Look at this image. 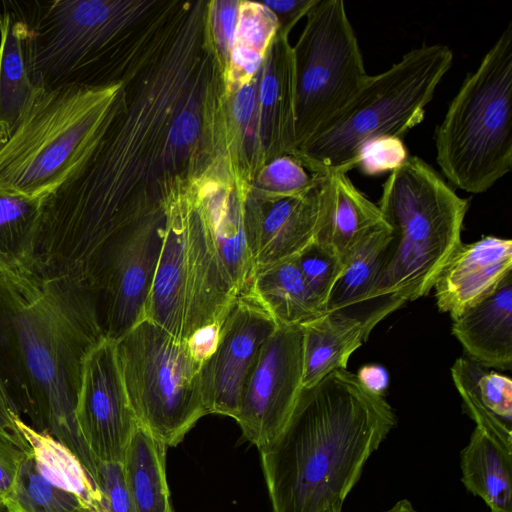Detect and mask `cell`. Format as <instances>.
Here are the masks:
<instances>
[{"label": "cell", "mask_w": 512, "mask_h": 512, "mask_svg": "<svg viewBox=\"0 0 512 512\" xmlns=\"http://www.w3.org/2000/svg\"><path fill=\"white\" fill-rule=\"evenodd\" d=\"M333 176V206L316 242L327 246L343 260L372 228L385 220L378 205L368 199L346 173Z\"/></svg>", "instance_id": "cell-24"}, {"label": "cell", "mask_w": 512, "mask_h": 512, "mask_svg": "<svg viewBox=\"0 0 512 512\" xmlns=\"http://www.w3.org/2000/svg\"><path fill=\"white\" fill-rule=\"evenodd\" d=\"M167 446L137 425L122 462L135 512H170L166 477Z\"/></svg>", "instance_id": "cell-22"}, {"label": "cell", "mask_w": 512, "mask_h": 512, "mask_svg": "<svg viewBox=\"0 0 512 512\" xmlns=\"http://www.w3.org/2000/svg\"><path fill=\"white\" fill-rule=\"evenodd\" d=\"M0 508H1V506H0Z\"/></svg>", "instance_id": "cell-46"}, {"label": "cell", "mask_w": 512, "mask_h": 512, "mask_svg": "<svg viewBox=\"0 0 512 512\" xmlns=\"http://www.w3.org/2000/svg\"><path fill=\"white\" fill-rule=\"evenodd\" d=\"M237 297L200 211L167 216L145 319L186 341L202 328L221 326Z\"/></svg>", "instance_id": "cell-7"}, {"label": "cell", "mask_w": 512, "mask_h": 512, "mask_svg": "<svg viewBox=\"0 0 512 512\" xmlns=\"http://www.w3.org/2000/svg\"><path fill=\"white\" fill-rule=\"evenodd\" d=\"M116 350L138 425L167 447L177 446L208 415L200 384L203 363L186 341L148 319L116 341Z\"/></svg>", "instance_id": "cell-8"}, {"label": "cell", "mask_w": 512, "mask_h": 512, "mask_svg": "<svg viewBox=\"0 0 512 512\" xmlns=\"http://www.w3.org/2000/svg\"><path fill=\"white\" fill-rule=\"evenodd\" d=\"M265 180L283 198L307 190L313 181V174L309 176L297 159L281 157L269 164Z\"/></svg>", "instance_id": "cell-32"}, {"label": "cell", "mask_w": 512, "mask_h": 512, "mask_svg": "<svg viewBox=\"0 0 512 512\" xmlns=\"http://www.w3.org/2000/svg\"><path fill=\"white\" fill-rule=\"evenodd\" d=\"M166 217L147 214L113 237L93 265L91 289L104 337L118 341L145 319Z\"/></svg>", "instance_id": "cell-10"}, {"label": "cell", "mask_w": 512, "mask_h": 512, "mask_svg": "<svg viewBox=\"0 0 512 512\" xmlns=\"http://www.w3.org/2000/svg\"><path fill=\"white\" fill-rule=\"evenodd\" d=\"M18 416L20 414L0 377V439L26 450V442L16 425Z\"/></svg>", "instance_id": "cell-33"}, {"label": "cell", "mask_w": 512, "mask_h": 512, "mask_svg": "<svg viewBox=\"0 0 512 512\" xmlns=\"http://www.w3.org/2000/svg\"><path fill=\"white\" fill-rule=\"evenodd\" d=\"M16 425L40 474L59 489L76 496L89 512H102L97 484L80 459L46 432L27 424L21 416Z\"/></svg>", "instance_id": "cell-21"}, {"label": "cell", "mask_w": 512, "mask_h": 512, "mask_svg": "<svg viewBox=\"0 0 512 512\" xmlns=\"http://www.w3.org/2000/svg\"><path fill=\"white\" fill-rule=\"evenodd\" d=\"M511 273L510 239L483 236L473 243H462L434 283L437 307L453 319L494 292Z\"/></svg>", "instance_id": "cell-16"}, {"label": "cell", "mask_w": 512, "mask_h": 512, "mask_svg": "<svg viewBox=\"0 0 512 512\" xmlns=\"http://www.w3.org/2000/svg\"><path fill=\"white\" fill-rule=\"evenodd\" d=\"M472 378L473 388L481 405L511 425L512 380L510 377L495 371L488 372L483 366L473 361Z\"/></svg>", "instance_id": "cell-28"}, {"label": "cell", "mask_w": 512, "mask_h": 512, "mask_svg": "<svg viewBox=\"0 0 512 512\" xmlns=\"http://www.w3.org/2000/svg\"><path fill=\"white\" fill-rule=\"evenodd\" d=\"M43 200L0 193V272L33 274Z\"/></svg>", "instance_id": "cell-25"}, {"label": "cell", "mask_w": 512, "mask_h": 512, "mask_svg": "<svg viewBox=\"0 0 512 512\" xmlns=\"http://www.w3.org/2000/svg\"><path fill=\"white\" fill-rule=\"evenodd\" d=\"M468 358L483 367L512 368V273L486 298L452 319Z\"/></svg>", "instance_id": "cell-17"}, {"label": "cell", "mask_w": 512, "mask_h": 512, "mask_svg": "<svg viewBox=\"0 0 512 512\" xmlns=\"http://www.w3.org/2000/svg\"><path fill=\"white\" fill-rule=\"evenodd\" d=\"M295 261L306 285L324 313L328 296L342 270L343 260L327 246L315 242Z\"/></svg>", "instance_id": "cell-27"}, {"label": "cell", "mask_w": 512, "mask_h": 512, "mask_svg": "<svg viewBox=\"0 0 512 512\" xmlns=\"http://www.w3.org/2000/svg\"><path fill=\"white\" fill-rule=\"evenodd\" d=\"M282 85L279 79L271 74L264 77L260 87V99L265 106L275 105L281 98Z\"/></svg>", "instance_id": "cell-41"}, {"label": "cell", "mask_w": 512, "mask_h": 512, "mask_svg": "<svg viewBox=\"0 0 512 512\" xmlns=\"http://www.w3.org/2000/svg\"><path fill=\"white\" fill-rule=\"evenodd\" d=\"M460 459L467 491L490 512H512V437L476 426Z\"/></svg>", "instance_id": "cell-18"}, {"label": "cell", "mask_w": 512, "mask_h": 512, "mask_svg": "<svg viewBox=\"0 0 512 512\" xmlns=\"http://www.w3.org/2000/svg\"><path fill=\"white\" fill-rule=\"evenodd\" d=\"M276 328L249 291L237 297L221 325L215 351L201 367V393L207 414L236 420L249 374Z\"/></svg>", "instance_id": "cell-13"}, {"label": "cell", "mask_w": 512, "mask_h": 512, "mask_svg": "<svg viewBox=\"0 0 512 512\" xmlns=\"http://www.w3.org/2000/svg\"><path fill=\"white\" fill-rule=\"evenodd\" d=\"M303 333V388L330 373L346 369L347 362L367 338L362 326L334 313H323L301 325Z\"/></svg>", "instance_id": "cell-20"}, {"label": "cell", "mask_w": 512, "mask_h": 512, "mask_svg": "<svg viewBox=\"0 0 512 512\" xmlns=\"http://www.w3.org/2000/svg\"><path fill=\"white\" fill-rule=\"evenodd\" d=\"M303 390L301 326H277L263 344L242 394L237 423L259 450L287 424Z\"/></svg>", "instance_id": "cell-11"}, {"label": "cell", "mask_w": 512, "mask_h": 512, "mask_svg": "<svg viewBox=\"0 0 512 512\" xmlns=\"http://www.w3.org/2000/svg\"><path fill=\"white\" fill-rule=\"evenodd\" d=\"M1 17H2V12H1V9H0V22H1Z\"/></svg>", "instance_id": "cell-44"}, {"label": "cell", "mask_w": 512, "mask_h": 512, "mask_svg": "<svg viewBox=\"0 0 512 512\" xmlns=\"http://www.w3.org/2000/svg\"><path fill=\"white\" fill-rule=\"evenodd\" d=\"M219 23L225 43L229 48L233 49L237 28L236 3H224V6L221 7L219 11Z\"/></svg>", "instance_id": "cell-40"}, {"label": "cell", "mask_w": 512, "mask_h": 512, "mask_svg": "<svg viewBox=\"0 0 512 512\" xmlns=\"http://www.w3.org/2000/svg\"><path fill=\"white\" fill-rule=\"evenodd\" d=\"M377 205L393 235L379 293L394 312L430 292L462 244L468 201L427 162L409 155L390 172Z\"/></svg>", "instance_id": "cell-3"}, {"label": "cell", "mask_w": 512, "mask_h": 512, "mask_svg": "<svg viewBox=\"0 0 512 512\" xmlns=\"http://www.w3.org/2000/svg\"><path fill=\"white\" fill-rule=\"evenodd\" d=\"M104 338L82 283L0 272V377L19 414L67 446L95 481L75 419L86 354Z\"/></svg>", "instance_id": "cell-1"}, {"label": "cell", "mask_w": 512, "mask_h": 512, "mask_svg": "<svg viewBox=\"0 0 512 512\" xmlns=\"http://www.w3.org/2000/svg\"><path fill=\"white\" fill-rule=\"evenodd\" d=\"M75 419L98 464L123 462L138 423L123 382L116 341L104 337L86 354Z\"/></svg>", "instance_id": "cell-12"}, {"label": "cell", "mask_w": 512, "mask_h": 512, "mask_svg": "<svg viewBox=\"0 0 512 512\" xmlns=\"http://www.w3.org/2000/svg\"><path fill=\"white\" fill-rule=\"evenodd\" d=\"M0 22V142L15 128L39 87L30 74L23 19L6 3Z\"/></svg>", "instance_id": "cell-19"}, {"label": "cell", "mask_w": 512, "mask_h": 512, "mask_svg": "<svg viewBox=\"0 0 512 512\" xmlns=\"http://www.w3.org/2000/svg\"><path fill=\"white\" fill-rule=\"evenodd\" d=\"M334 195L333 174H313L303 193L278 198L262 213L253 210L244 214L255 273L295 260L315 243L329 217Z\"/></svg>", "instance_id": "cell-14"}, {"label": "cell", "mask_w": 512, "mask_h": 512, "mask_svg": "<svg viewBox=\"0 0 512 512\" xmlns=\"http://www.w3.org/2000/svg\"><path fill=\"white\" fill-rule=\"evenodd\" d=\"M95 481L101 493L102 512H135L122 463H99Z\"/></svg>", "instance_id": "cell-31"}, {"label": "cell", "mask_w": 512, "mask_h": 512, "mask_svg": "<svg viewBox=\"0 0 512 512\" xmlns=\"http://www.w3.org/2000/svg\"><path fill=\"white\" fill-rule=\"evenodd\" d=\"M115 87L38 89L0 142V193L44 200L106 138Z\"/></svg>", "instance_id": "cell-4"}, {"label": "cell", "mask_w": 512, "mask_h": 512, "mask_svg": "<svg viewBox=\"0 0 512 512\" xmlns=\"http://www.w3.org/2000/svg\"><path fill=\"white\" fill-rule=\"evenodd\" d=\"M436 161L457 188L483 193L512 168V25L464 79L436 127Z\"/></svg>", "instance_id": "cell-6"}, {"label": "cell", "mask_w": 512, "mask_h": 512, "mask_svg": "<svg viewBox=\"0 0 512 512\" xmlns=\"http://www.w3.org/2000/svg\"><path fill=\"white\" fill-rule=\"evenodd\" d=\"M220 328V325L202 328L186 340L192 355L198 361L203 363L213 354L217 347Z\"/></svg>", "instance_id": "cell-35"}, {"label": "cell", "mask_w": 512, "mask_h": 512, "mask_svg": "<svg viewBox=\"0 0 512 512\" xmlns=\"http://www.w3.org/2000/svg\"><path fill=\"white\" fill-rule=\"evenodd\" d=\"M277 27V19L267 7L245 3L240 10L234 46L261 51L267 46Z\"/></svg>", "instance_id": "cell-30"}, {"label": "cell", "mask_w": 512, "mask_h": 512, "mask_svg": "<svg viewBox=\"0 0 512 512\" xmlns=\"http://www.w3.org/2000/svg\"><path fill=\"white\" fill-rule=\"evenodd\" d=\"M343 504L344 502L334 503L322 512H342Z\"/></svg>", "instance_id": "cell-43"}, {"label": "cell", "mask_w": 512, "mask_h": 512, "mask_svg": "<svg viewBox=\"0 0 512 512\" xmlns=\"http://www.w3.org/2000/svg\"><path fill=\"white\" fill-rule=\"evenodd\" d=\"M383 512H418L408 499L396 502L391 508Z\"/></svg>", "instance_id": "cell-42"}, {"label": "cell", "mask_w": 512, "mask_h": 512, "mask_svg": "<svg viewBox=\"0 0 512 512\" xmlns=\"http://www.w3.org/2000/svg\"><path fill=\"white\" fill-rule=\"evenodd\" d=\"M247 291L277 326H301L323 314L295 260L257 271Z\"/></svg>", "instance_id": "cell-23"}, {"label": "cell", "mask_w": 512, "mask_h": 512, "mask_svg": "<svg viewBox=\"0 0 512 512\" xmlns=\"http://www.w3.org/2000/svg\"><path fill=\"white\" fill-rule=\"evenodd\" d=\"M295 149L319 133L370 76L342 0H318L293 53Z\"/></svg>", "instance_id": "cell-9"}, {"label": "cell", "mask_w": 512, "mask_h": 512, "mask_svg": "<svg viewBox=\"0 0 512 512\" xmlns=\"http://www.w3.org/2000/svg\"><path fill=\"white\" fill-rule=\"evenodd\" d=\"M443 44H423L387 70L370 75L349 104L296 149L313 174L348 173L361 147L379 137L404 136L425 118L426 106L453 63Z\"/></svg>", "instance_id": "cell-5"}, {"label": "cell", "mask_w": 512, "mask_h": 512, "mask_svg": "<svg viewBox=\"0 0 512 512\" xmlns=\"http://www.w3.org/2000/svg\"><path fill=\"white\" fill-rule=\"evenodd\" d=\"M170 512H174L173 509Z\"/></svg>", "instance_id": "cell-45"}, {"label": "cell", "mask_w": 512, "mask_h": 512, "mask_svg": "<svg viewBox=\"0 0 512 512\" xmlns=\"http://www.w3.org/2000/svg\"><path fill=\"white\" fill-rule=\"evenodd\" d=\"M198 132L197 117L192 112L184 111L173 121L169 138L175 146L189 145L197 138Z\"/></svg>", "instance_id": "cell-36"}, {"label": "cell", "mask_w": 512, "mask_h": 512, "mask_svg": "<svg viewBox=\"0 0 512 512\" xmlns=\"http://www.w3.org/2000/svg\"><path fill=\"white\" fill-rule=\"evenodd\" d=\"M383 396L336 370L303 388L281 433L260 451L272 512H322L344 502L396 425Z\"/></svg>", "instance_id": "cell-2"}, {"label": "cell", "mask_w": 512, "mask_h": 512, "mask_svg": "<svg viewBox=\"0 0 512 512\" xmlns=\"http://www.w3.org/2000/svg\"><path fill=\"white\" fill-rule=\"evenodd\" d=\"M24 451L0 439V504L11 490Z\"/></svg>", "instance_id": "cell-34"}, {"label": "cell", "mask_w": 512, "mask_h": 512, "mask_svg": "<svg viewBox=\"0 0 512 512\" xmlns=\"http://www.w3.org/2000/svg\"><path fill=\"white\" fill-rule=\"evenodd\" d=\"M7 512H89L74 495L47 481L38 471L28 449L10 492L1 502Z\"/></svg>", "instance_id": "cell-26"}, {"label": "cell", "mask_w": 512, "mask_h": 512, "mask_svg": "<svg viewBox=\"0 0 512 512\" xmlns=\"http://www.w3.org/2000/svg\"><path fill=\"white\" fill-rule=\"evenodd\" d=\"M231 58L233 64L247 75L254 74L262 62V55L258 51L243 46H234Z\"/></svg>", "instance_id": "cell-39"}, {"label": "cell", "mask_w": 512, "mask_h": 512, "mask_svg": "<svg viewBox=\"0 0 512 512\" xmlns=\"http://www.w3.org/2000/svg\"><path fill=\"white\" fill-rule=\"evenodd\" d=\"M361 385L369 392L384 396L389 383L387 370L376 364L361 367L356 374Z\"/></svg>", "instance_id": "cell-37"}, {"label": "cell", "mask_w": 512, "mask_h": 512, "mask_svg": "<svg viewBox=\"0 0 512 512\" xmlns=\"http://www.w3.org/2000/svg\"><path fill=\"white\" fill-rule=\"evenodd\" d=\"M255 106V91L252 86L245 84L237 92L233 101V115L240 123H245L251 117Z\"/></svg>", "instance_id": "cell-38"}, {"label": "cell", "mask_w": 512, "mask_h": 512, "mask_svg": "<svg viewBox=\"0 0 512 512\" xmlns=\"http://www.w3.org/2000/svg\"><path fill=\"white\" fill-rule=\"evenodd\" d=\"M392 230L384 221L372 228L343 258L342 270L325 304L324 313L357 321L369 338L373 328L393 311L379 286Z\"/></svg>", "instance_id": "cell-15"}, {"label": "cell", "mask_w": 512, "mask_h": 512, "mask_svg": "<svg viewBox=\"0 0 512 512\" xmlns=\"http://www.w3.org/2000/svg\"><path fill=\"white\" fill-rule=\"evenodd\" d=\"M409 157L403 140L397 137H379L365 143L357 156L356 167L367 176L392 172Z\"/></svg>", "instance_id": "cell-29"}]
</instances>
